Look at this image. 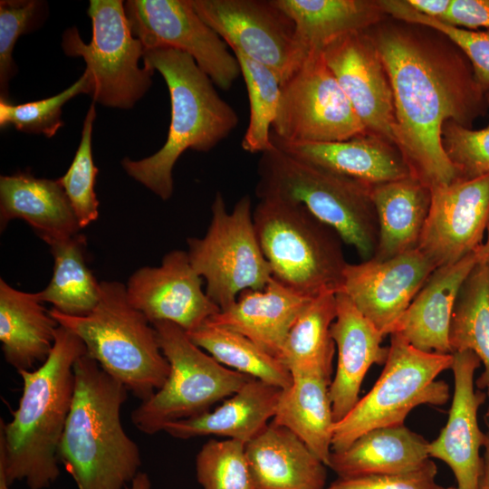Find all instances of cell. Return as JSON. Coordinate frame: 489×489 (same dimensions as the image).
<instances>
[{
	"instance_id": "44",
	"label": "cell",
	"mask_w": 489,
	"mask_h": 489,
	"mask_svg": "<svg viewBox=\"0 0 489 489\" xmlns=\"http://www.w3.org/2000/svg\"><path fill=\"white\" fill-rule=\"evenodd\" d=\"M439 20L466 30L489 31V0H452L449 10Z\"/></svg>"
},
{
	"instance_id": "5",
	"label": "cell",
	"mask_w": 489,
	"mask_h": 489,
	"mask_svg": "<svg viewBox=\"0 0 489 489\" xmlns=\"http://www.w3.org/2000/svg\"><path fill=\"white\" fill-rule=\"evenodd\" d=\"M49 312L82 340L89 357L137 398L144 401L163 386L169 363L156 330L129 302L123 283L101 281L99 302L86 315H66L53 308Z\"/></svg>"
},
{
	"instance_id": "11",
	"label": "cell",
	"mask_w": 489,
	"mask_h": 489,
	"mask_svg": "<svg viewBox=\"0 0 489 489\" xmlns=\"http://www.w3.org/2000/svg\"><path fill=\"white\" fill-rule=\"evenodd\" d=\"M92 37L84 43L75 26L62 36V48L82 57L93 80V102L106 107L132 108L149 91L154 71L139 67L145 48L130 29L123 1L91 0L87 10Z\"/></svg>"
},
{
	"instance_id": "16",
	"label": "cell",
	"mask_w": 489,
	"mask_h": 489,
	"mask_svg": "<svg viewBox=\"0 0 489 489\" xmlns=\"http://www.w3.org/2000/svg\"><path fill=\"white\" fill-rule=\"evenodd\" d=\"M321 52L368 133L396 146L393 91L370 34L367 31L346 34Z\"/></svg>"
},
{
	"instance_id": "33",
	"label": "cell",
	"mask_w": 489,
	"mask_h": 489,
	"mask_svg": "<svg viewBox=\"0 0 489 489\" xmlns=\"http://www.w3.org/2000/svg\"><path fill=\"white\" fill-rule=\"evenodd\" d=\"M86 238L82 234L50 243L53 257V272L48 285L34 292L41 302L53 309L72 316L90 313L101 296L99 283L86 260Z\"/></svg>"
},
{
	"instance_id": "46",
	"label": "cell",
	"mask_w": 489,
	"mask_h": 489,
	"mask_svg": "<svg viewBox=\"0 0 489 489\" xmlns=\"http://www.w3.org/2000/svg\"><path fill=\"white\" fill-rule=\"evenodd\" d=\"M488 399H489V390H487ZM484 422L486 425V441L484 444V451L483 454V465H482V473L478 484L477 489H489V404L486 414L484 417Z\"/></svg>"
},
{
	"instance_id": "41",
	"label": "cell",
	"mask_w": 489,
	"mask_h": 489,
	"mask_svg": "<svg viewBox=\"0 0 489 489\" xmlns=\"http://www.w3.org/2000/svg\"><path fill=\"white\" fill-rule=\"evenodd\" d=\"M48 15L47 3L42 0H2L0 2V91L8 99V84L17 73L13 50L18 38L37 30Z\"/></svg>"
},
{
	"instance_id": "36",
	"label": "cell",
	"mask_w": 489,
	"mask_h": 489,
	"mask_svg": "<svg viewBox=\"0 0 489 489\" xmlns=\"http://www.w3.org/2000/svg\"><path fill=\"white\" fill-rule=\"evenodd\" d=\"M245 82L249 100V123L242 148L250 153H263L273 147L271 128L276 118L281 82L267 66L238 51H233Z\"/></svg>"
},
{
	"instance_id": "32",
	"label": "cell",
	"mask_w": 489,
	"mask_h": 489,
	"mask_svg": "<svg viewBox=\"0 0 489 489\" xmlns=\"http://www.w3.org/2000/svg\"><path fill=\"white\" fill-rule=\"evenodd\" d=\"M336 312V293L325 292L312 298L295 321L279 356L292 376L331 377L336 346L331 327Z\"/></svg>"
},
{
	"instance_id": "12",
	"label": "cell",
	"mask_w": 489,
	"mask_h": 489,
	"mask_svg": "<svg viewBox=\"0 0 489 489\" xmlns=\"http://www.w3.org/2000/svg\"><path fill=\"white\" fill-rule=\"evenodd\" d=\"M272 129V138L286 143L339 142L368 133L321 50L311 51L282 84Z\"/></svg>"
},
{
	"instance_id": "17",
	"label": "cell",
	"mask_w": 489,
	"mask_h": 489,
	"mask_svg": "<svg viewBox=\"0 0 489 489\" xmlns=\"http://www.w3.org/2000/svg\"><path fill=\"white\" fill-rule=\"evenodd\" d=\"M435 269L418 249L384 261L348 263L340 292L386 336L395 331L400 318Z\"/></svg>"
},
{
	"instance_id": "27",
	"label": "cell",
	"mask_w": 489,
	"mask_h": 489,
	"mask_svg": "<svg viewBox=\"0 0 489 489\" xmlns=\"http://www.w3.org/2000/svg\"><path fill=\"white\" fill-rule=\"evenodd\" d=\"M428 443L405 425L379 427L346 449L331 451L328 466L339 478L407 473L429 459Z\"/></svg>"
},
{
	"instance_id": "29",
	"label": "cell",
	"mask_w": 489,
	"mask_h": 489,
	"mask_svg": "<svg viewBox=\"0 0 489 489\" xmlns=\"http://www.w3.org/2000/svg\"><path fill=\"white\" fill-rule=\"evenodd\" d=\"M379 243L372 259L384 261L417 249L428 216L431 189L414 176L372 187Z\"/></svg>"
},
{
	"instance_id": "3",
	"label": "cell",
	"mask_w": 489,
	"mask_h": 489,
	"mask_svg": "<svg viewBox=\"0 0 489 489\" xmlns=\"http://www.w3.org/2000/svg\"><path fill=\"white\" fill-rule=\"evenodd\" d=\"M73 372L74 395L59 461L78 489H125L141 466L139 448L120 418L129 391L86 353Z\"/></svg>"
},
{
	"instance_id": "20",
	"label": "cell",
	"mask_w": 489,
	"mask_h": 489,
	"mask_svg": "<svg viewBox=\"0 0 489 489\" xmlns=\"http://www.w3.org/2000/svg\"><path fill=\"white\" fill-rule=\"evenodd\" d=\"M336 318L331 334L338 350L337 368L330 384L333 419L341 420L360 400L363 379L373 364H385L388 348L383 335L342 292L336 293Z\"/></svg>"
},
{
	"instance_id": "48",
	"label": "cell",
	"mask_w": 489,
	"mask_h": 489,
	"mask_svg": "<svg viewBox=\"0 0 489 489\" xmlns=\"http://www.w3.org/2000/svg\"><path fill=\"white\" fill-rule=\"evenodd\" d=\"M486 240L476 250L478 262L484 264L489 268V224L486 228Z\"/></svg>"
},
{
	"instance_id": "35",
	"label": "cell",
	"mask_w": 489,
	"mask_h": 489,
	"mask_svg": "<svg viewBox=\"0 0 489 489\" xmlns=\"http://www.w3.org/2000/svg\"><path fill=\"white\" fill-rule=\"evenodd\" d=\"M187 333L197 346L233 370L281 389L292 383L291 372L278 358L236 331L206 320L201 326Z\"/></svg>"
},
{
	"instance_id": "1",
	"label": "cell",
	"mask_w": 489,
	"mask_h": 489,
	"mask_svg": "<svg viewBox=\"0 0 489 489\" xmlns=\"http://www.w3.org/2000/svg\"><path fill=\"white\" fill-rule=\"evenodd\" d=\"M393 91L396 146L412 176L430 189L459 180L442 144V128H471L489 108L465 55L419 31L390 26L370 34Z\"/></svg>"
},
{
	"instance_id": "49",
	"label": "cell",
	"mask_w": 489,
	"mask_h": 489,
	"mask_svg": "<svg viewBox=\"0 0 489 489\" xmlns=\"http://www.w3.org/2000/svg\"><path fill=\"white\" fill-rule=\"evenodd\" d=\"M0 489H10L4 471L0 468Z\"/></svg>"
},
{
	"instance_id": "37",
	"label": "cell",
	"mask_w": 489,
	"mask_h": 489,
	"mask_svg": "<svg viewBox=\"0 0 489 489\" xmlns=\"http://www.w3.org/2000/svg\"><path fill=\"white\" fill-rule=\"evenodd\" d=\"M92 91V76L85 69L73 84L52 97L17 104L0 99V128L3 129L13 126L28 134L51 138L64 125L62 120L64 104L79 94L91 95Z\"/></svg>"
},
{
	"instance_id": "39",
	"label": "cell",
	"mask_w": 489,
	"mask_h": 489,
	"mask_svg": "<svg viewBox=\"0 0 489 489\" xmlns=\"http://www.w3.org/2000/svg\"><path fill=\"white\" fill-rule=\"evenodd\" d=\"M379 4L386 14L404 23L430 28L444 35L465 55L481 89L485 94L489 91V31L453 26L417 12L406 1L381 0Z\"/></svg>"
},
{
	"instance_id": "10",
	"label": "cell",
	"mask_w": 489,
	"mask_h": 489,
	"mask_svg": "<svg viewBox=\"0 0 489 489\" xmlns=\"http://www.w3.org/2000/svg\"><path fill=\"white\" fill-rule=\"evenodd\" d=\"M211 213L206 235L187 238V254L194 270L206 282V295L225 311L243 291L264 290L273 273L258 242L247 195L229 213L217 192Z\"/></svg>"
},
{
	"instance_id": "15",
	"label": "cell",
	"mask_w": 489,
	"mask_h": 489,
	"mask_svg": "<svg viewBox=\"0 0 489 489\" xmlns=\"http://www.w3.org/2000/svg\"><path fill=\"white\" fill-rule=\"evenodd\" d=\"M489 224V174L431 188L418 243L436 268L455 264L482 244Z\"/></svg>"
},
{
	"instance_id": "21",
	"label": "cell",
	"mask_w": 489,
	"mask_h": 489,
	"mask_svg": "<svg viewBox=\"0 0 489 489\" xmlns=\"http://www.w3.org/2000/svg\"><path fill=\"white\" fill-rule=\"evenodd\" d=\"M272 141L298 159L371 187L412 176L397 146L370 133L330 143Z\"/></svg>"
},
{
	"instance_id": "19",
	"label": "cell",
	"mask_w": 489,
	"mask_h": 489,
	"mask_svg": "<svg viewBox=\"0 0 489 489\" xmlns=\"http://www.w3.org/2000/svg\"><path fill=\"white\" fill-rule=\"evenodd\" d=\"M480 365V359L471 350L453 353L454 393L448 418L439 436L428 443L429 457L445 462L452 470L455 489H477L482 473L480 449L486 433L479 427L478 410L488 395L475 388V373Z\"/></svg>"
},
{
	"instance_id": "47",
	"label": "cell",
	"mask_w": 489,
	"mask_h": 489,
	"mask_svg": "<svg viewBox=\"0 0 489 489\" xmlns=\"http://www.w3.org/2000/svg\"><path fill=\"white\" fill-rule=\"evenodd\" d=\"M125 489H151L150 479L146 473L139 471L130 485L126 486Z\"/></svg>"
},
{
	"instance_id": "43",
	"label": "cell",
	"mask_w": 489,
	"mask_h": 489,
	"mask_svg": "<svg viewBox=\"0 0 489 489\" xmlns=\"http://www.w3.org/2000/svg\"><path fill=\"white\" fill-rule=\"evenodd\" d=\"M436 465L430 459L410 472L394 475L338 478L324 489H455L436 482Z\"/></svg>"
},
{
	"instance_id": "25",
	"label": "cell",
	"mask_w": 489,
	"mask_h": 489,
	"mask_svg": "<svg viewBox=\"0 0 489 489\" xmlns=\"http://www.w3.org/2000/svg\"><path fill=\"white\" fill-rule=\"evenodd\" d=\"M16 218L24 220L47 244L82 229L58 179L39 178L30 172L0 177L1 231Z\"/></svg>"
},
{
	"instance_id": "28",
	"label": "cell",
	"mask_w": 489,
	"mask_h": 489,
	"mask_svg": "<svg viewBox=\"0 0 489 489\" xmlns=\"http://www.w3.org/2000/svg\"><path fill=\"white\" fill-rule=\"evenodd\" d=\"M58 326L34 293L17 290L0 279V341L9 365L18 371L44 362Z\"/></svg>"
},
{
	"instance_id": "4",
	"label": "cell",
	"mask_w": 489,
	"mask_h": 489,
	"mask_svg": "<svg viewBox=\"0 0 489 489\" xmlns=\"http://www.w3.org/2000/svg\"><path fill=\"white\" fill-rule=\"evenodd\" d=\"M143 65L158 71L168 86L171 118L165 144L139 160L125 158L126 173L162 200L173 194V168L187 149L207 152L237 127L235 110L187 53L167 47L145 50Z\"/></svg>"
},
{
	"instance_id": "42",
	"label": "cell",
	"mask_w": 489,
	"mask_h": 489,
	"mask_svg": "<svg viewBox=\"0 0 489 489\" xmlns=\"http://www.w3.org/2000/svg\"><path fill=\"white\" fill-rule=\"evenodd\" d=\"M442 144L459 179H473L489 174V123L485 128L475 130L455 121H446L442 128Z\"/></svg>"
},
{
	"instance_id": "9",
	"label": "cell",
	"mask_w": 489,
	"mask_h": 489,
	"mask_svg": "<svg viewBox=\"0 0 489 489\" xmlns=\"http://www.w3.org/2000/svg\"><path fill=\"white\" fill-rule=\"evenodd\" d=\"M151 324L170 370L163 386L131 412L139 431L154 435L168 423L209 411L254 379L220 364L178 325L166 321Z\"/></svg>"
},
{
	"instance_id": "14",
	"label": "cell",
	"mask_w": 489,
	"mask_h": 489,
	"mask_svg": "<svg viewBox=\"0 0 489 489\" xmlns=\"http://www.w3.org/2000/svg\"><path fill=\"white\" fill-rule=\"evenodd\" d=\"M124 6L131 32L145 50L167 47L187 53L224 91L241 74L235 54L189 0H129Z\"/></svg>"
},
{
	"instance_id": "8",
	"label": "cell",
	"mask_w": 489,
	"mask_h": 489,
	"mask_svg": "<svg viewBox=\"0 0 489 489\" xmlns=\"http://www.w3.org/2000/svg\"><path fill=\"white\" fill-rule=\"evenodd\" d=\"M452 364L453 354L419 350L398 332L391 333L379 378L349 414L335 423L331 451L346 449L369 430L404 425L417 406L445 405L450 398L449 386L436 378Z\"/></svg>"
},
{
	"instance_id": "31",
	"label": "cell",
	"mask_w": 489,
	"mask_h": 489,
	"mask_svg": "<svg viewBox=\"0 0 489 489\" xmlns=\"http://www.w3.org/2000/svg\"><path fill=\"white\" fill-rule=\"evenodd\" d=\"M331 379L321 374L292 376L282 389L274 423L294 433L328 466L335 421L330 398Z\"/></svg>"
},
{
	"instance_id": "6",
	"label": "cell",
	"mask_w": 489,
	"mask_h": 489,
	"mask_svg": "<svg viewBox=\"0 0 489 489\" xmlns=\"http://www.w3.org/2000/svg\"><path fill=\"white\" fill-rule=\"evenodd\" d=\"M257 171L259 199L303 205L362 261L373 258L379 232L371 186L298 159L274 144L262 153Z\"/></svg>"
},
{
	"instance_id": "24",
	"label": "cell",
	"mask_w": 489,
	"mask_h": 489,
	"mask_svg": "<svg viewBox=\"0 0 489 489\" xmlns=\"http://www.w3.org/2000/svg\"><path fill=\"white\" fill-rule=\"evenodd\" d=\"M312 299L272 278L264 290H244L235 302L207 321L236 331L279 359L293 323Z\"/></svg>"
},
{
	"instance_id": "18",
	"label": "cell",
	"mask_w": 489,
	"mask_h": 489,
	"mask_svg": "<svg viewBox=\"0 0 489 489\" xmlns=\"http://www.w3.org/2000/svg\"><path fill=\"white\" fill-rule=\"evenodd\" d=\"M202 285V277L192 267L187 252L173 250L158 266L135 271L125 286L129 302L150 323L170 321L189 332L220 312Z\"/></svg>"
},
{
	"instance_id": "2",
	"label": "cell",
	"mask_w": 489,
	"mask_h": 489,
	"mask_svg": "<svg viewBox=\"0 0 489 489\" xmlns=\"http://www.w3.org/2000/svg\"><path fill=\"white\" fill-rule=\"evenodd\" d=\"M86 353L82 340L58 326L53 349L39 368L18 370L23 391L8 423L0 420V468L7 483L24 481L44 489L59 477L58 449L74 395L75 361Z\"/></svg>"
},
{
	"instance_id": "7",
	"label": "cell",
	"mask_w": 489,
	"mask_h": 489,
	"mask_svg": "<svg viewBox=\"0 0 489 489\" xmlns=\"http://www.w3.org/2000/svg\"><path fill=\"white\" fill-rule=\"evenodd\" d=\"M253 218L273 278L310 299L341 291L348 263L334 229L303 205L279 198L259 199Z\"/></svg>"
},
{
	"instance_id": "13",
	"label": "cell",
	"mask_w": 489,
	"mask_h": 489,
	"mask_svg": "<svg viewBox=\"0 0 489 489\" xmlns=\"http://www.w3.org/2000/svg\"><path fill=\"white\" fill-rule=\"evenodd\" d=\"M197 14L232 49L270 68L281 84L307 57L292 21L273 0H189Z\"/></svg>"
},
{
	"instance_id": "23",
	"label": "cell",
	"mask_w": 489,
	"mask_h": 489,
	"mask_svg": "<svg viewBox=\"0 0 489 489\" xmlns=\"http://www.w3.org/2000/svg\"><path fill=\"white\" fill-rule=\"evenodd\" d=\"M477 263L475 251L455 264L436 268L394 332L419 350L452 354L448 334L453 309L463 283Z\"/></svg>"
},
{
	"instance_id": "34",
	"label": "cell",
	"mask_w": 489,
	"mask_h": 489,
	"mask_svg": "<svg viewBox=\"0 0 489 489\" xmlns=\"http://www.w3.org/2000/svg\"><path fill=\"white\" fill-rule=\"evenodd\" d=\"M451 353L471 350L484 364L475 386L489 390V268L478 262L463 283L451 317Z\"/></svg>"
},
{
	"instance_id": "26",
	"label": "cell",
	"mask_w": 489,
	"mask_h": 489,
	"mask_svg": "<svg viewBox=\"0 0 489 489\" xmlns=\"http://www.w3.org/2000/svg\"><path fill=\"white\" fill-rule=\"evenodd\" d=\"M281 392L279 388L251 379L214 410L168 423L163 431L179 439L214 435L246 444L273 418Z\"/></svg>"
},
{
	"instance_id": "50",
	"label": "cell",
	"mask_w": 489,
	"mask_h": 489,
	"mask_svg": "<svg viewBox=\"0 0 489 489\" xmlns=\"http://www.w3.org/2000/svg\"><path fill=\"white\" fill-rule=\"evenodd\" d=\"M486 98H487V100L489 101V91L486 92Z\"/></svg>"
},
{
	"instance_id": "40",
	"label": "cell",
	"mask_w": 489,
	"mask_h": 489,
	"mask_svg": "<svg viewBox=\"0 0 489 489\" xmlns=\"http://www.w3.org/2000/svg\"><path fill=\"white\" fill-rule=\"evenodd\" d=\"M245 444L209 440L196 457L197 478L203 489H253Z\"/></svg>"
},
{
	"instance_id": "22",
	"label": "cell",
	"mask_w": 489,
	"mask_h": 489,
	"mask_svg": "<svg viewBox=\"0 0 489 489\" xmlns=\"http://www.w3.org/2000/svg\"><path fill=\"white\" fill-rule=\"evenodd\" d=\"M253 489H324L326 465L291 430L273 420L245 444Z\"/></svg>"
},
{
	"instance_id": "30",
	"label": "cell",
	"mask_w": 489,
	"mask_h": 489,
	"mask_svg": "<svg viewBox=\"0 0 489 489\" xmlns=\"http://www.w3.org/2000/svg\"><path fill=\"white\" fill-rule=\"evenodd\" d=\"M293 23L295 40L307 56L346 34L367 31L386 14L379 1L273 0Z\"/></svg>"
},
{
	"instance_id": "38",
	"label": "cell",
	"mask_w": 489,
	"mask_h": 489,
	"mask_svg": "<svg viewBox=\"0 0 489 489\" xmlns=\"http://www.w3.org/2000/svg\"><path fill=\"white\" fill-rule=\"evenodd\" d=\"M95 118V102H92L83 121L73 160L66 173L58 178L82 229L99 217V200L94 190L99 169L94 165L91 142Z\"/></svg>"
},
{
	"instance_id": "45",
	"label": "cell",
	"mask_w": 489,
	"mask_h": 489,
	"mask_svg": "<svg viewBox=\"0 0 489 489\" xmlns=\"http://www.w3.org/2000/svg\"><path fill=\"white\" fill-rule=\"evenodd\" d=\"M452 0H407L417 12L436 19H441L449 10Z\"/></svg>"
}]
</instances>
